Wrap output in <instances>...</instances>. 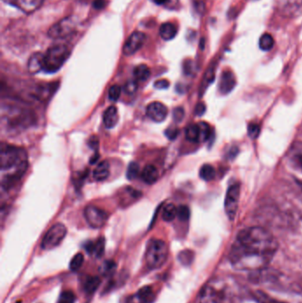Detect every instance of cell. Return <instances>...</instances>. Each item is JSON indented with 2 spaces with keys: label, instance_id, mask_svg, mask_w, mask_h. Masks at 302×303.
Here are the masks:
<instances>
[{
  "label": "cell",
  "instance_id": "obj_23",
  "mask_svg": "<svg viewBox=\"0 0 302 303\" xmlns=\"http://www.w3.org/2000/svg\"><path fill=\"white\" fill-rule=\"evenodd\" d=\"M133 75H134L136 81L145 82L146 80L149 79L150 76H151V70L148 68V66L145 64H140L135 68V70L133 71Z\"/></svg>",
  "mask_w": 302,
  "mask_h": 303
},
{
  "label": "cell",
  "instance_id": "obj_31",
  "mask_svg": "<svg viewBox=\"0 0 302 303\" xmlns=\"http://www.w3.org/2000/svg\"><path fill=\"white\" fill-rule=\"evenodd\" d=\"M83 261H84V256H83V254H81V253L76 254L71 260L70 264H69V268L72 271H77L83 266Z\"/></svg>",
  "mask_w": 302,
  "mask_h": 303
},
{
  "label": "cell",
  "instance_id": "obj_15",
  "mask_svg": "<svg viewBox=\"0 0 302 303\" xmlns=\"http://www.w3.org/2000/svg\"><path fill=\"white\" fill-rule=\"evenodd\" d=\"M44 54L41 52H35L31 55L28 62V70L31 74H37L41 70H44Z\"/></svg>",
  "mask_w": 302,
  "mask_h": 303
},
{
  "label": "cell",
  "instance_id": "obj_27",
  "mask_svg": "<svg viewBox=\"0 0 302 303\" xmlns=\"http://www.w3.org/2000/svg\"><path fill=\"white\" fill-rule=\"evenodd\" d=\"M101 284V279L98 277H88L87 280L84 284V290L88 294H92L98 289V287Z\"/></svg>",
  "mask_w": 302,
  "mask_h": 303
},
{
  "label": "cell",
  "instance_id": "obj_28",
  "mask_svg": "<svg viewBox=\"0 0 302 303\" xmlns=\"http://www.w3.org/2000/svg\"><path fill=\"white\" fill-rule=\"evenodd\" d=\"M254 298L258 303H281L279 301L273 299L270 296H268L267 294L263 293L262 291H257L254 294Z\"/></svg>",
  "mask_w": 302,
  "mask_h": 303
},
{
  "label": "cell",
  "instance_id": "obj_33",
  "mask_svg": "<svg viewBox=\"0 0 302 303\" xmlns=\"http://www.w3.org/2000/svg\"><path fill=\"white\" fill-rule=\"evenodd\" d=\"M75 295L72 291H65L63 292L58 303H75Z\"/></svg>",
  "mask_w": 302,
  "mask_h": 303
},
{
  "label": "cell",
  "instance_id": "obj_34",
  "mask_svg": "<svg viewBox=\"0 0 302 303\" xmlns=\"http://www.w3.org/2000/svg\"><path fill=\"white\" fill-rule=\"evenodd\" d=\"M137 81L136 80H131L128 81L125 85L123 87V90L125 91V93L128 95H133L134 93H136L137 91Z\"/></svg>",
  "mask_w": 302,
  "mask_h": 303
},
{
  "label": "cell",
  "instance_id": "obj_25",
  "mask_svg": "<svg viewBox=\"0 0 302 303\" xmlns=\"http://www.w3.org/2000/svg\"><path fill=\"white\" fill-rule=\"evenodd\" d=\"M215 169L213 166L205 164L200 169V177L205 181H211L215 178Z\"/></svg>",
  "mask_w": 302,
  "mask_h": 303
},
{
  "label": "cell",
  "instance_id": "obj_35",
  "mask_svg": "<svg viewBox=\"0 0 302 303\" xmlns=\"http://www.w3.org/2000/svg\"><path fill=\"white\" fill-rule=\"evenodd\" d=\"M190 209L187 206H180L177 208V217L181 221H187L190 218Z\"/></svg>",
  "mask_w": 302,
  "mask_h": 303
},
{
  "label": "cell",
  "instance_id": "obj_39",
  "mask_svg": "<svg viewBox=\"0 0 302 303\" xmlns=\"http://www.w3.org/2000/svg\"><path fill=\"white\" fill-rule=\"evenodd\" d=\"M173 116H174V120L175 121H182L184 116V109H182V108L175 109L174 110V113H173Z\"/></svg>",
  "mask_w": 302,
  "mask_h": 303
},
{
  "label": "cell",
  "instance_id": "obj_6",
  "mask_svg": "<svg viewBox=\"0 0 302 303\" xmlns=\"http://www.w3.org/2000/svg\"><path fill=\"white\" fill-rule=\"evenodd\" d=\"M66 226L62 224H56L52 226L44 235L41 243V247L44 250H50L58 247L66 237Z\"/></svg>",
  "mask_w": 302,
  "mask_h": 303
},
{
  "label": "cell",
  "instance_id": "obj_44",
  "mask_svg": "<svg viewBox=\"0 0 302 303\" xmlns=\"http://www.w3.org/2000/svg\"><path fill=\"white\" fill-rule=\"evenodd\" d=\"M105 4H106L105 0H94V2H93V6H94V8L98 9V10H101V9L104 8L105 6Z\"/></svg>",
  "mask_w": 302,
  "mask_h": 303
},
{
  "label": "cell",
  "instance_id": "obj_32",
  "mask_svg": "<svg viewBox=\"0 0 302 303\" xmlns=\"http://www.w3.org/2000/svg\"><path fill=\"white\" fill-rule=\"evenodd\" d=\"M121 93H122V89H121V87L119 86L118 84L112 85L110 87L109 91H108L109 100L114 101V102L117 101L121 97Z\"/></svg>",
  "mask_w": 302,
  "mask_h": 303
},
{
  "label": "cell",
  "instance_id": "obj_2",
  "mask_svg": "<svg viewBox=\"0 0 302 303\" xmlns=\"http://www.w3.org/2000/svg\"><path fill=\"white\" fill-rule=\"evenodd\" d=\"M28 154L24 149L10 145H2L1 149V186L3 189L13 187L28 169Z\"/></svg>",
  "mask_w": 302,
  "mask_h": 303
},
{
  "label": "cell",
  "instance_id": "obj_9",
  "mask_svg": "<svg viewBox=\"0 0 302 303\" xmlns=\"http://www.w3.org/2000/svg\"><path fill=\"white\" fill-rule=\"evenodd\" d=\"M239 196H240V187L238 184H233L229 187L225 197L224 208L225 212L231 220H233L236 216L238 208Z\"/></svg>",
  "mask_w": 302,
  "mask_h": 303
},
{
  "label": "cell",
  "instance_id": "obj_40",
  "mask_svg": "<svg viewBox=\"0 0 302 303\" xmlns=\"http://www.w3.org/2000/svg\"><path fill=\"white\" fill-rule=\"evenodd\" d=\"M168 86H169V82H168L167 80H159L154 83V87L156 89H159V90L167 89Z\"/></svg>",
  "mask_w": 302,
  "mask_h": 303
},
{
  "label": "cell",
  "instance_id": "obj_21",
  "mask_svg": "<svg viewBox=\"0 0 302 303\" xmlns=\"http://www.w3.org/2000/svg\"><path fill=\"white\" fill-rule=\"evenodd\" d=\"M176 34H177V28L175 27V24L171 22H165L160 28V35L162 39L166 41L175 38Z\"/></svg>",
  "mask_w": 302,
  "mask_h": 303
},
{
  "label": "cell",
  "instance_id": "obj_1",
  "mask_svg": "<svg viewBox=\"0 0 302 303\" xmlns=\"http://www.w3.org/2000/svg\"><path fill=\"white\" fill-rule=\"evenodd\" d=\"M278 244L268 230L262 227L242 229L230 252V260L237 269L258 270L265 268L276 254Z\"/></svg>",
  "mask_w": 302,
  "mask_h": 303
},
{
  "label": "cell",
  "instance_id": "obj_3",
  "mask_svg": "<svg viewBox=\"0 0 302 303\" xmlns=\"http://www.w3.org/2000/svg\"><path fill=\"white\" fill-rule=\"evenodd\" d=\"M200 303H232L231 290L224 281L210 282L202 289Z\"/></svg>",
  "mask_w": 302,
  "mask_h": 303
},
{
  "label": "cell",
  "instance_id": "obj_13",
  "mask_svg": "<svg viewBox=\"0 0 302 303\" xmlns=\"http://www.w3.org/2000/svg\"><path fill=\"white\" fill-rule=\"evenodd\" d=\"M4 1L16 6L27 14L34 13L36 10H38L44 3V0H4Z\"/></svg>",
  "mask_w": 302,
  "mask_h": 303
},
{
  "label": "cell",
  "instance_id": "obj_29",
  "mask_svg": "<svg viewBox=\"0 0 302 303\" xmlns=\"http://www.w3.org/2000/svg\"><path fill=\"white\" fill-rule=\"evenodd\" d=\"M138 175H139V165L135 161L131 162L128 166L127 172H126V177L128 179L132 181L136 179L138 177Z\"/></svg>",
  "mask_w": 302,
  "mask_h": 303
},
{
  "label": "cell",
  "instance_id": "obj_19",
  "mask_svg": "<svg viewBox=\"0 0 302 303\" xmlns=\"http://www.w3.org/2000/svg\"><path fill=\"white\" fill-rule=\"evenodd\" d=\"M105 238H99L96 242H88L85 245V249L92 256L101 257L105 251Z\"/></svg>",
  "mask_w": 302,
  "mask_h": 303
},
{
  "label": "cell",
  "instance_id": "obj_38",
  "mask_svg": "<svg viewBox=\"0 0 302 303\" xmlns=\"http://www.w3.org/2000/svg\"><path fill=\"white\" fill-rule=\"evenodd\" d=\"M214 76H215L214 75V69H209L208 71L206 72V76H205V79H204L203 89H205L214 80Z\"/></svg>",
  "mask_w": 302,
  "mask_h": 303
},
{
  "label": "cell",
  "instance_id": "obj_5",
  "mask_svg": "<svg viewBox=\"0 0 302 303\" xmlns=\"http://www.w3.org/2000/svg\"><path fill=\"white\" fill-rule=\"evenodd\" d=\"M168 249L162 239H151L145 251V263L150 268H159L166 263Z\"/></svg>",
  "mask_w": 302,
  "mask_h": 303
},
{
  "label": "cell",
  "instance_id": "obj_18",
  "mask_svg": "<svg viewBox=\"0 0 302 303\" xmlns=\"http://www.w3.org/2000/svg\"><path fill=\"white\" fill-rule=\"evenodd\" d=\"M141 178L147 185H153L154 183L157 182L158 178H159L157 168L154 167L153 165L145 166L142 170Z\"/></svg>",
  "mask_w": 302,
  "mask_h": 303
},
{
  "label": "cell",
  "instance_id": "obj_41",
  "mask_svg": "<svg viewBox=\"0 0 302 303\" xmlns=\"http://www.w3.org/2000/svg\"><path fill=\"white\" fill-rule=\"evenodd\" d=\"M178 129H168L166 131V136L168 139H174L178 135Z\"/></svg>",
  "mask_w": 302,
  "mask_h": 303
},
{
  "label": "cell",
  "instance_id": "obj_22",
  "mask_svg": "<svg viewBox=\"0 0 302 303\" xmlns=\"http://www.w3.org/2000/svg\"><path fill=\"white\" fill-rule=\"evenodd\" d=\"M137 299L142 303H153L155 300V295L151 286H144L136 294Z\"/></svg>",
  "mask_w": 302,
  "mask_h": 303
},
{
  "label": "cell",
  "instance_id": "obj_17",
  "mask_svg": "<svg viewBox=\"0 0 302 303\" xmlns=\"http://www.w3.org/2000/svg\"><path fill=\"white\" fill-rule=\"evenodd\" d=\"M109 175L110 164L107 160H103L100 162V164L97 166L93 171V178L99 182L106 180L109 178Z\"/></svg>",
  "mask_w": 302,
  "mask_h": 303
},
{
  "label": "cell",
  "instance_id": "obj_42",
  "mask_svg": "<svg viewBox=\"0 0 302 303\" xmlns=\"http://www.w3.org/2000/svg\"><path fill=\"white\" fill-rule=\"evenodd\" d=\"M89 147L92 149H98L99 148V140L97 139V137L93 136L91 137V139L89 140Z\"/></svg>",
  "mask_w": 302,
  "mask_h": 303
},
{
  "label": "cell",
  "instance_id": "obj_14",
  "mask_svg": "<svg viewBox=\"0 0 302 303\" xmlns=\"http://www.w3.org/2000/svg\"><path fill=\"white\" fill-rule=\"evenodd\" d=\"M236 77L232 71L226 70L221 76L219 82V90L222 94L226 95L234 89L236 85Z\"/></svg>",
  "mask_w": 302,
  "mask_h": 303
},
{
  "label": "cell",
  "instance_id": "obj_43",
  "mask_svg": "<svg viewBox=\"0 0 302 303\" xmlns=\"http://www.w3.org/2000/svg\"><path fill=\"white\" fill-rule=\"evenodd\" d=\"M153 2L158 5H162V6H168L170 5L172 2H176L177 0H153Z\"/></svg>",
  "mask_w": 302,
  "mask_h": 303
},
{
  "label": "cell",
  "instance_id": "obj_7",
  "mask_svg": "<svg viewBox=\"0 0 302 303\" xmlns=\"http://www.w3.org/2000/svg\"><path fill=\"white\" fill-rule=\"evenodd\" d=\"M31 118L30 112L22 111L15 108L8 109L5 114H2V120L5 119L6 127L8 125L10 128H22L28 126L31 121Z\"/></svg>",
  "mask_w": 302,
  "mask_h": 303
},
{
  "label": "cell",
  "instance_id": "obj_37",
  "mask_svg": "<svg viewBox=\"0 0 302 303\" xmlns=\"http://www.w3.org/2000/svg\"><path fill=\"white\" fill-rule=\"evenodd\" d=\"M294 160L295 164L299 166V168L302 171V144L295 149L294 152Z\"/></svg>",
  "mask_w": 302,
  "mask_h": 303
},
{
  "label": "cell",
  "instance_id": "obj_20",
  "mask_svg": "<svg viewBox=\"0 0 302 303\" xmlns=\"http://www.w3.org/2000/svg\"><path fill=\"white\" fill-rule=\"evenodd\" d=\"M185 137L189 141L193 143L201 142V131L199 123L191 124L185 130Z\"/></svg>",
  "mask_w": 302,
  "mask_h": 303
},
{
  "label": "cell",
  "instance_id": "obj_30",
  "mask_svg": "<svg viewBox=\"0 0 302 303\" xmlns=\"http://www.w3.org/2000/svg\"><path fill=\"white\" fill-rule=\"evenodd\" d=\"M116 269V265L114 261H106L101 267V272L104 276H111Z\"/></svg>",
  "mask_w": 302,
  "mask_h": 303
},
{
  "label": "cell",
  "instance_id": "obj_16",
  "mask_svg": "<svg viewBox=\"0 0 302 303\" xmlns=\"http://www.w3.org/2000/svg\"><path fill=\"white\" fill-rule=\"evenodd\" d=\"M103 121L107 129H113L119 121V114L117 108L111 106L106 109L103 114Z\"/></svg>",
  "mask_w": 302,
  "mask_h": 303
},
{
  "label": "cell",
  "instance_id": "obj_12",
  "mask_svg": "<svg viewBox=\"0 0 302 303\" xmlns=\"http://www.w3.org/2000/svg\"><path fill=\"white\" fill-rule=\"evenodd\" d=\"M168 114V108L161 102H152L146 108V115L155 122L165 121Z\"/></svg>",
  "mask_w": 302,
  "mask_h": 303
},
{
  "label": "cell",
  "instance_id": "obj_8",
  "mask_svg": "<svg viewBox=\"0 0 302 303\" xmlns=\"http://www.w3.org/2000/svg\"><path fill=\"white\" fill-rule=\"evenodd\" d=\"M84 217L88 225L94 229H100L105 226L108 219V214L105 210L93 205H89L84 209Z\"/></svg>",
  "mask_w": 302,
  "mask_h": 303
},
{
  "label": "cell",
  "instance_id": "obj_24",
  "mask_svg": "<svg viewBox=\"0 0 302 303\" xmlns=\"http://www.w3.org/2000/svg\"><path fill=\"white\" fill-rule=\"evenodd\" d=\"M162 219L165 222H172L177 217V208L174 204L168 203L162 209Z\"/></svg>",
  "mask_w": 302,
  "mask_h": 303
},
{
  "label": "cell",
  "instance_id": "obj_11",
  "mask_svg": "<svg viewBox=\"0 0 302 303\" xmlns=\"http://www.w3.org/2000/svg\"><path fill=\"white\" fill-rule=\"evenodd\" d=\"M145 39L146 37L145 33L141 31L133 32L123 45V54L126 56H132L133 54H135L143 46Z\"/></svg>",
  "mask_w": 302,
  "mask_h": 303
},
{
  "label": "cell",
  "instance_id": "obj_10",
  "mask_svg": "<svg viewBox=\"0 0 302 303\" xmlns=\"http://www.w3.org/2000/svg\"><path fill=\"white\" fill-rule=\"evenodd\" d=\"M75 22L72 20V18H65L50 28L48 31L49 37L54 39L63 38L71 35V33H73L75 31Z\"/></svg>",
  "mask_w": 302,
  "mask_h": 303
},
{
  "label": "cell",
  "instance_id": "obj_26",
  "mask_svg": "<svg viewBox=\"0 0 302 303\" xmlns=\"http://www.w3.org/2000/svg\"><path fill=\"white\" fill-rule=\"evenodd\" d=\"M274 38L269 34H263L260 41H259V46L263 51H269L274 46Z\"/></svg>",
  "mask_w": 302,
  "mask_h": 303
},
{
  "label": "cell",
  "instance_id": "obj_45",
  "mask_svg": "<svg viewBox=\"0 0 302 303\" xmlns=\"http://www.w3.org/2000/svg\"><path fill=\"white\" fill-rule=\"evenodd\" d=\"M206 111V107L203 103H200L196 106V109H195V114L197 115H202L203 114L205 113Z\"/></svg>",
  "mask_w": 302,
  "mask_h": 303
},
{
  "label": "cell",
  "instance_id": "obj_36",
  "mask_svg": "<svg viewBox=\"0 0 302 303\" xmlns=\"http://www.w3.org/2000/svg\"><path fill=\"white\" fill-rule=\"evenodd\" d=\"M260 132H261V127L257 123H251L248 126V135L251 139H257Z\"/></svg>",
  "mask_w": 302,
  "mask_h": 303
},
{
  "label": "cell",
  "instance_id": "obj_4",
  "mask_svg": "<svg viewBox=\"0 0 302 303\" xmlns=\"http://www.w3.org/2000/svg\"><path fill=\"white\" fill-rule=\"evenodd\" d=\"M69 55L70 50L65 44L59 43L49 48L47 52L44 53V72L48 74L57 72L62 69Z\"/></svg>",
  "mask_w": 302,
  "mask_h": 303
}]
</instances>
